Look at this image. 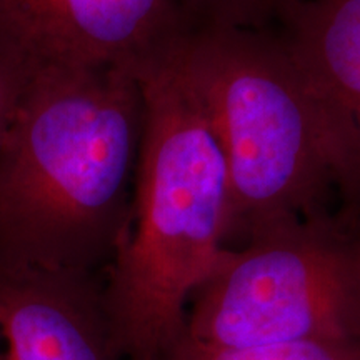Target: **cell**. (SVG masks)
<instances>
[{
	"label": "cell",
	"mask_w": 360,
	"mask_h": 360,
	"mask_svg": "<svg viewBox=\"0 0 360 360\" xmlns=\"http://www.w3.org/2000/svg\"><path fill=\"white\" fill-rule=\"evenodd\" d=\"M141 84L146 122L132 220L103 272L124 360H155L184 330L187 304L225 250L229 200L222 150L170 57Z\"/></svg>",
	"instance_id": "2"
},
{
	"label": "cell",
	"mask_w": 360,
	"mask_h": 360,
	"mask_svg": "<svg viewBox=\"0 0 360 360\" xmlns=\"http://www.w3.org/2000/svg\"><path fill=\"white\" fill-rule=\"evenodd\" d=\"M184 332L209 347L360 337V215L330 209L225 249Z\"/></svg>",
	"instance_id": "4"
},
{
	"label": "cell",
	"mask_w": 360,
	"mask_h": 360,
	"mask_svg": "<svg viewBox=\"0 0 360 360\" xmlns=\"http://www.w3.org/2000/svg\"><path fill=\"white\" fill-rule=\"evenodd\" d=\"M193 27L282 29L304 0H175Z\"/></svg>",
	"instance_id": "9"
},
{
	"label": "cell",
	"mask_w": 360,
	"mask_h": 360,
	"mask_svg": "<svg viewBox=\"0 0 360 360\" xmlns=\"http://www.w3.org/2000/svg\"><path fill=\"white\" fill-rule=\"evenodd\" d=\"M29 80L19 70L0 64V143L12 122Z\"/></svg>",
	"instance_id": "10"
},
{
	"label": "cell",
	"mask_w": 360,
	"mask_h": 360,
	"mask_svg": "<svg viewBox=\"0 0 360 360\" xmlns=\"http://www.w3.org/2000/svg\"><path fill=\"white\" fill-rule=\"evenodd\" d=\"M143 122L124 69L30 79L0 143V262L105 272L130 229Z\"/></svg>",
	"instance_id": "1"
},
{
	"label": "cell",
	"mask_w": 360,
	"mask_h": 360,
	"mask_svg": "<svg viewBox=\"0 0 360 360\" xmlns=\"http://www.w3.org/2000/svg\"><path fill=\"white\" fill-rule=\"evenodd\" d=\"M170 60L204 112L229 179L224 247L337 199L323 130L278 29L191 27Z\"/></svg>",
	"instance_id": "3"
},
{
	"label": "cell",
	"mask_w": 360,
	"mask_h": 360,
	"mask_svg": "<svg viewBox=\"0 0 360 360\" xmlns=\"http://www.w3.org/2000/svg\"><path fill=\"white\" fill-rule=\"evenodd\" d=\"M191 27L175 0H0V64L27 79L117 67L141 80Z\"/></svg>",
	"instance_id": "5"
},
{
	"label": "cell",
	"mask_w": 360,
	"mask_h": 360,
	"mask_svg": "<svg viewBox=\"0 0 360 360\" xmlns=\"http://www.w3.org/2000/svg\"><path fill=\"white\" fill-rule=\"evenodd\" d=\"M155 360H360V337L255 347H209L188 339L182 330Z\"/></svg>",
	"instance_id": "8"
},
{
	"label": "cell",
	"mask_w": 360,
	"mask_h": 360,
	"mask_svg": "<svg viewBox=\"0 0 360 360\" xmlns=\"http://www.w3.org/2000/svg\"><path fill=\"white\" fill-rule=\"evenodd\" d=\"M103 272L0 262V360H124Z\"/></svg>",
	"instance_id": "6"
},
{
	"label": "cell",
	"mask_w": 360,
	"mask_h": 360,
	"mask_svg": "<svg viewBox=\"0 0 360 360\" xmlns=\"http://www.w3.org/2000/svg\"><path fill=\"white\" fill-rule=\"evenodd\" d=\"M278 30L321 120L339 207L360 215V0H304Z\"/></svg>",
	"instance_id": "7"
}]
</instances>
